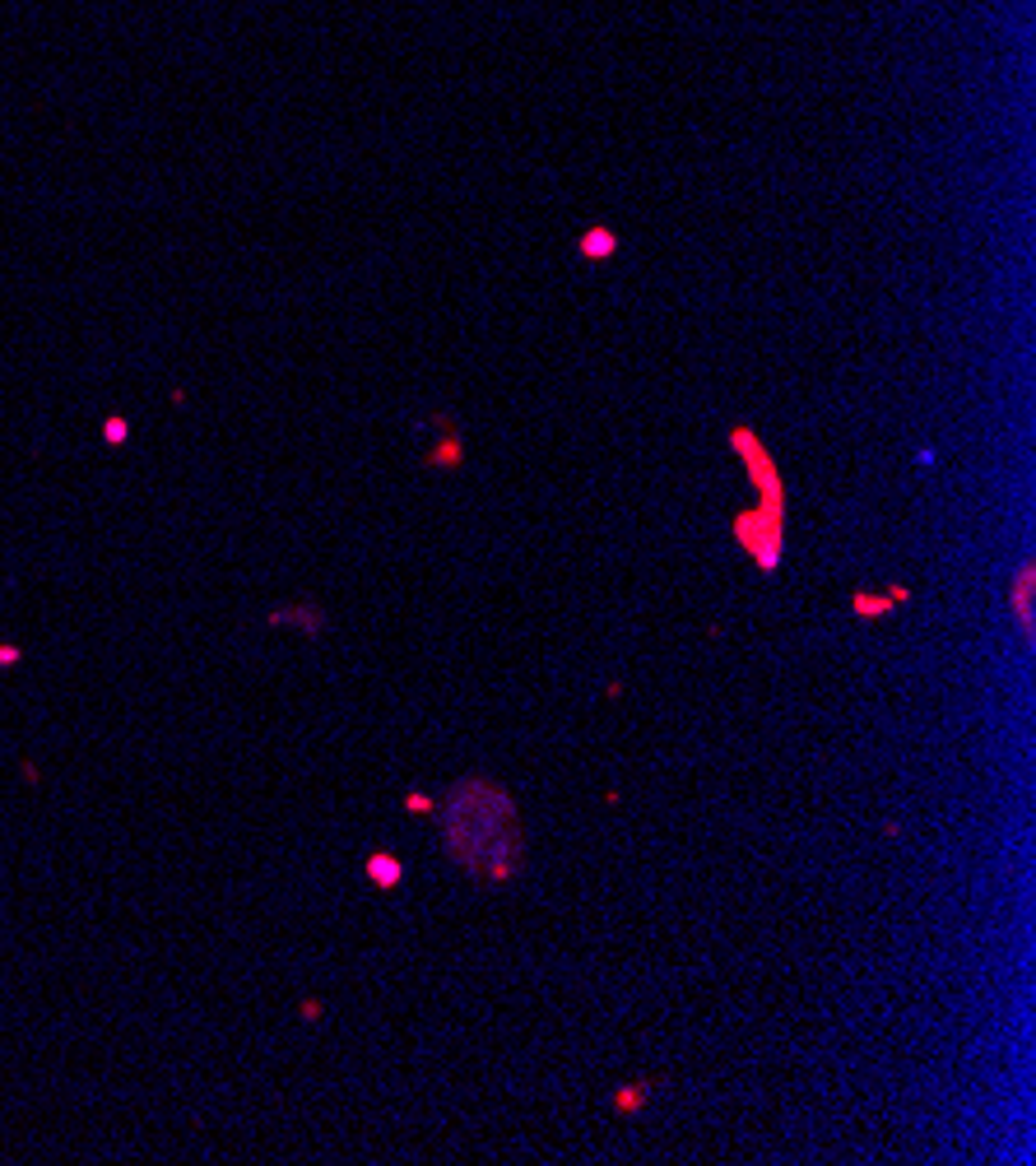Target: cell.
I'll list each match as a JSON object with an SVG mask.
<instances>
[{
	"instance_id": "obj_4",
	"label": "cell",
	"mask_w": 1036,
	"mask_h": 1166,
	"mask_svg": "<svg viewBox=\"0 0 1036 1166\" xmlns=\"http://www.w3.org/2000/svg\"><path fill=\"white\" fill-rule=\"evenodd\" d=\"M614 252H618L614 228H590V233L581 237V256H586V261H609Z\"/></svg>"
},
{
	"instance_id": "obj_7",
	"label": "cell",
	"mask_w": 1036,
	"mask_h": 1166,
	"mask_svg": "<svg viewBox=\"0 0 1036 1166\" xmlns=\"http://www.w3.org/2000/svg\"><path fill=\"white\" fill-rule=\"evenodd\" d=\"M618 1106H623V1110H628V1106H642V1092H623Z\"/></svg>"
},
{
	"instance_id": "obj_5",
	"label": "cell",
	"mask_w": 1036,
	"mask_h": 1166,
	"mask_svg": "<svg viewBox=\"0 0 1036 1166\" xmlns=\"http://www.w3.org/2000/svg\"><path fill=\"white\" fill-rule=\"evenodd\" d=\"M367 874H372V883H381V888H395V883H400V860H395V855H372V860H367Z\"/></svg>"
},
{
	"instance_id": "obj_6",
	"label": "cell",
	"mask_w": 1036,
	"mask_h": 1166,
	"mask_svg": "<svg viewBox=\"0 0 1036 1166\" xmlns=\"http://www.w3.org/2000/svg\"><path fill=\"white\" fill-rule=\"evenodd\" d=\"M404 804H409V808H419V813H432V804H428V799H423V795H409V799H404Z\"/></svg>"
},
{
	"instance_id": "obj_1",
	"label": "cell",
	"mask_w": 1036,
	"mask_h": 1166,
	"mask_svg": "<svg viewBox=\"0 0 1036 1166\" xmlns=\"http://www.w3.org/2000/svg\"><path fill=\"white\" fill-rule=\"evenodd\" d=\"M438 818H442V842L451 860L465 864L470 874L502 883L516 870L526 846L521 818H516V804L507 799V791H498L493 781H460Z\"/></svg>"
},
{
	"instance_id": "obj_3",
	"label": "cell",
	"mask_w": 1036,
	"mask_h": 1166,
	"mask_svg": "<svg viewBox=\"0 0 1036 1166\" xmlns=\"http://www.w3.org/2000/svg\"><path fill=\"white\" fill-rule=\"evenodd\" d=\"M1014 614H1018L1023 637L1032 641V562L1018 567V581H1014Z\"/></svg>"
},
{
	"instance_id": "obj_2",
	"label": "cell",
	"mask_w": 1036,
	"mask_h": 1166,
	"mask_svg": "<svg viewBox=\"0 0 1036 1166\" xmlns=\"http://www.w3.org/2000/svg\"><path fill=\"white\" fill-rule=\"evenodd\" d=\"M734 534H739V544L757 553V567L762 572H772L776 558H781V511L762 507L757 517H739L734 521Z\"/></svg>"
}]
</instances>
